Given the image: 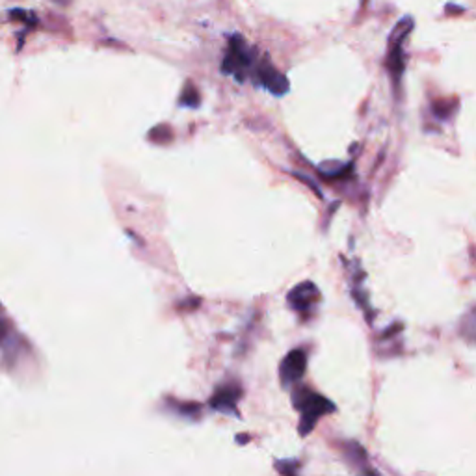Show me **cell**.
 <instances>
[{"mask_svg":"<svg viewBox=\"0 0 476 476\" xmlns=\"http://www.w3.org/2000/svg\"><path fill=\"white\" fill-rule=\"evenodd\" d=\"M259 60L261 58L251 45H248L240 34H233L229 38L227 52L222 60V73L231 74L238 82H244L248 76H253Z\"/></svg>","mask_w":476,"mask_h":476,"instance_id":"6da1fadb","label":"cell"},{"mask_svg":"<svg viewBox=\"0 0 476 476\" xmlns=\"http://www.w3.org/2000/svg\"><path fill=\"white\" fill-rule=\"evenodd\" d=\"M293 402L294 407L302 412V421H300L298 430H300L303 437L317 426L320 416L335 412V406L332 404V400H327L322 395L311 391L307 387H296L293 391Z\"/></svg>","mask_w":476,"mask_h":476,"instance_id":"7a4b0ae2","label":"cell"},{"mask_svg":"<svg viewBox=\"0 0 476 476\" xmlns=\"http://www.w3.org/2000/svg\"><path fill=\"white\" fill-rule=\"evenodd\" d=\"M413 23L412 17H404L397 23V26L392 28L391 35H389V49H387V69L391 73L392 84H400L402 74L406 69V55H404V45H406L407 38L412 34Z\"/></svg>","mask_w":476,"mask_h":476,"instance_id":"3957f363","label":"cell"},{"mask_svg":"<svg viewBox=\"0 0 476 476\" xmlns=\"http://www.w3.org/2000/svg\"><path fill=\"white\" fill-rule=\"evenodd\" d=\"M253 79L257 80V84H261L263 88H266L270 94L278 95H285L288 91V80L287 76L283 73H279L273 64L270 62V58L263 56V58L259 60L257 67L253 71Z\"/></svg>","mask_w":476,"mask_h":476,"instance_id":"277c9868","label":"cell"},{"mask_svg":"<svg viewBox=\"0 0 476 476\" xmlns=\"http://www.w3.org/2000/svg\"><path fill=\"white\" fill-rule=\"evenodd\" d=\"M307 367V356L303 350H293L285 359H283L281 367H279V376H281L283 387H294L302 380L303 372Z\"/></svg>","mask_w":476,"mask_h":476,"instance_id":"5b68a950","label":"cell"},{"mask_svg":"<svg viewBox=\"0 0 476 476\" xmlns=\"http://www.w3.org/2000/svg\"><path fill=\"white\" fill-rule=\"evenodd\" d=\"M318 298H320V293H318V288L314 283L305 281L302 285H298L294 287L287 296L288 305L298 312H305L311 311V307L314 303L318 302Z\"/></svg>","mask_w":476,"mask_h":476,"instance_id":"8992f818","label":"cell"},{"mask_svg":"<svg viewBox=\"0 0 476 476\" xmlns=\"http://www.w3.org/2000/svg\"><path fill=\"white\" fill-rule=\"evenodd\" d=\"M238 398H240V385H237V383H233V385H220L208 404L216 412L237 415Z\"/></svg>","mask_w":476,"mask_h":476,"instance_id":"52a82bcc","label":"cell"},{"mask_svg":"<svg viewBox=\"0 0 476 476\" xmlns=\"http://www.w3.org/2000/svg\"><path fill=\"white\" fill-rule=\"evenodd\" d=\"M199 91L196 86L186 84L183 89V95H181V99H178V104L181 106H188V108H196L199 106Z\"/></svg>","mask_w":476,"mask_h":476,"instance_id":"ba28073f","label":"cell"},{"mask_svg":"<svg viewBox=\"0 0 476 476\" xmlns=\"http://www.w3.org/2000/svg\"><path fill=\"white\" fill-rule=\"evenodd\" d=\"M55 2H67V0H55Z\"/></svg>","mask_w":476,"mask_h":476,"instance_id":"9c48e42d","label":"cell"}]
</instances>
